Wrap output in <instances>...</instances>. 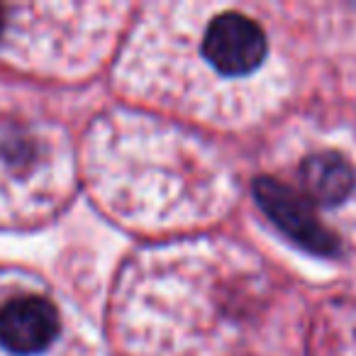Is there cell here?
<instances>
[{"mask_svg":"<svg viewBox=\"0 0 356 356\" xmlns=\"http://www.w3.org/2000/svg\"><path fill=\"white\" fill-rule=\"evenodd\" d=\"M254 198L259 208L266 213V218L305 252L317 254V257H334L339 252L337 237L315 218L310 203L286 184L268 176L257 178Z\"/></svg>","mask_w":356,"mask_h":356,"instance_id":"1","label":"cell"},{"mask_svg":"<svg viewBox=\"0 0 356 356\" xmlns=\"http://www.w3.org/2000/svg\"><path fill=\"white\" fill-rule=\"evenodd\" d=\"M203 56L225 76L252 74L266 56V37L254 20L239 13H225L208 25Z\"/></svg>","mask_w":356,"mask_h":356,"instance_id":"2","label":"cell"},{"mask_svg":"<svg viewBox=\"0 0 356 356\" xmlns=\"http://www.w3.org/2000/svg\"><path fill=\"white\" fill-rule=\"evenodd\" d=\"M59 334V312L47 298L22 296L0 307V346L17 356H32L51 346Z\"/></svg>","mask_w":356,"mask_h":356,"instance_id":"3","label":"cell"},{"mask_svg":"<svg viewBox=\"0 0 356 356\" xmlns=\"http://www.w3.org/2000/svg\"><path fill=\"white\" fill-rule=\"evenodd\" d=\"M354 191V171L334 152L312 154L300 163V195L315 205H339Z\"/></svg>","mask_w":356,"mask_h":356,"instance_id":"4","label":"cell"},{"mask_svg":"<svg viewBox=\"0 0 356 356\" xmlns=\"http://www.w3.org/2000/svg\"><path fill=\"white\" fill-rule=\"evenodd\" d=\"M6 30V15H3V8H0V35Z\"/></svg>","mask_w":356,"mask_h":356,"instance_id":"5","label":"cell"}]
</instances>
